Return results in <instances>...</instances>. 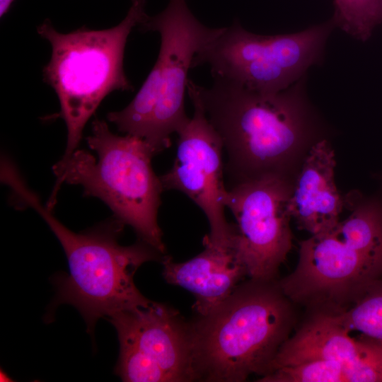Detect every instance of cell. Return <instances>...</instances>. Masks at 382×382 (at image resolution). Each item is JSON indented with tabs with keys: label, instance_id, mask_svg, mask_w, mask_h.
Instances as JSON below:
<instances>
[{
	"label": "cell",
	"instance_id": "1",
	"mask_svg": "<svg viewBox=\"0 0 382 382\" xmlns=\"http://www.w3.org/2000/svg\"><path fill=\"white\" fill-rule=\"evenodd\" d=\"M4 183L21 204L39 213L64 250L69 273L55 277L54 306L67 303L76 307L91 334L99 318L151 301L139 291L134 277L144 263L161 262L163 254L140 239L132 245H121L118 238L125 224L115 216L82 233L68 229L42 203L18 170L10 172Z\"/></svg>",
	"mask_w": 382,
	"mask_h": 382
},
{
	"label": "cell",
	"instance_id": "2",
	"mask_svg": "<svg viewBox=\"0 0 382 382\" xmlns=\"http://www.w3.org/2000/svg\"><path fill=\"white\" fill-rule=\"evenodd\" d=\"M291 300L278 283L250 279L192 324L199 381L241 382L266 375L294 325Z\"/></svg>",
	"mask_w": 382,
	"mask_h": 382
},
{
	"label": "cell",
	"instance_id": "3",
	"mask_svg": "<svg viewBox=\"0 0 382 382\" xmlns=\"http://www.w3.org/2000/svg\"><path fill=\"white\" fill-rule=\"evenodd\" d=\"M209 88L189 79L226 151L231 186L272 175L270 169L303 133L304 77L276 93H262L220 76Z\"/></svg>",
	"mask_w": 382,
	"mask_h": 382
},
{
	"label": "cell",
	"instance_id": "4",
	"mask_svg": "<svg viewBox=\"0 0 382 382\" xmlns=\"http://www.w3.org/2000/svg\"><path fill=\"white\" fill-rule=\"evenodd\" d=\"M87 142L97 158L76 149L66 161H58L53 167L56 183L46 206L52 210L62 183L81 185L84 196L101 199L115 217L134 228L139 239L164 255L158 224L164 189L151 166L154 150L139 137L114 134L98 119L93 122Z\"/></svg>",
	"mask_w": 382,
	"mask_h": 382
},
{
	"label": "cell",
	"instance_id": "5",
	"mask_svg": "<svg viewBox=\"0 0 382 382\" xmlns=\"http://www.w3.org/2000/svg\"><path fill=\"white\" fill-rule=\"evenodd\" d=\"M145 4L146 0H131L125 18L108 29L81 27L62 33L49 19L37 26V33L52 47L44 81L58 96V117L67 128L66 147L59 161H66L77 149L86 122L108 94L133 89L124 71L125 49L132 29L147 16Z\"/></svg>",
	"mask_w": 382,
	"mask_h": 382
},
{
	"label": "cell",
	"instance_id": "6",
	"mask_svg": "<svg viewBox=\"0 0 382 382\" xmlns=\"http://www.w3.org/2000/svg\"><path fill=\"white\" fill-rule=\"evenodd\" d=\"M138 27L140 31L160 34L158 56L133 100L122 110L109 112L108 120L119 131L144 139L157 154L170 146V135L190 118L185 94L194 57L224 28L203 25L187 0H169L162 12L147 15Z\"/></svg>",
	"mask_w": 382,
	"mask_h": 382
},
{
	"label": "cell",
	"instance_id": "7",
	"mask_svg": "<svg viewBox=\"0 0 382 382\" xmlns=\"http://www.w3.org/2000/svg\"><path fill=\"white\" fill-rule=\"evenodd\" d=\"M333 20L291 34L261 35L238 21L193 58L192 68L207 64L212 76L235 81L262 93H276L304 76L320 63Z\"/></svg>",
	"mask_w": 382,
	"mask_h": 382
},
{
	"label": "cell",
	"instance_id": "8",
	"mask_svg": "<svg viewBox=\"0 0 382 382\" xmlns=\"http://www.w3.org/2000/svg\"><path fill=\"white\" fill-rule=\"evenodd\" d=\"M107 319L120 342L115 374L126 382L197 381L191 323L171 306L151 301Z\"/></svg>",
	"mask_w": 382,
	"mask_h": 382
},
{
	"label": "cell",
	"instance_id": "9",
	"mask_svg": "<svg viewBox=\"0 0 382 382\" xmlns=\"http://www.w3.org/2000/svg\"><path fill=\"white\" fill-rule=\"evenodd\" d=\"M381 279L382 257L342 239L332 227L301 243L296 269L278 284L293 301L337 313Z\"/></svg>",
	"mask_w": 382,
	"mask_h": 382
},
{
	"label": "cell",
	"instance_id": "10",
	"mask_svg": "<svg viewBox=\"0 0 382 382\" xmlns=\"http://www.w3.org/2000/svg\"><path fill=\"white\" fill-rule=\"evenodd\" d=\"M291 195L279 175L228 187L226 207L236 221L233 248L250 279L274 281L291 248Z\"/></svg>",
	"mask_w": 382,
	"mask_h": 382
},
{
	"label": "cell",
	"instance_id": "11",
	"mask_svg": "<svg viewBox=\"0 0 382 382\" xmlns=\"http://www.w3.org/2000/svg\"><path fill=\"white\" fill-rule=\"evenodd\" d=\"M187 92L194 113L177 132L176 156L171 168L159 177L164 190L183 192L202 210L210 226L204 241L232 247L235 226L225 216L228 187L224 180L223 143L188 82Z\"/></svg>",
	"mask_w": 382,
	"mask_h": 382
},
{
	"label": "cell",
	"instance_id": "12",
	"mask_svg": "<svg viewBox=\"0 0 382 382\" xmlns=\"http://www.w3.org/2000/svg\"><path fill=\"white\" fill-rule=\"evenodd\" d=\"M349 333L333 314L317 313L282 345L269 373L308 361L330 360L347 369L349 382H382V342L364 335L357 339Z\"/></svg>",
	"mask_w": 382,
	"mask_h": 382
},
{
	"label": "cell",
	"instance_id": "13",
	"mask_svg": "<svg viewBox=\"0 0 382 382\" xmlns=\"http://www.w3.org/2000/svg\"><path fill=\"white\" fill-rule=\"evenodd\" d=\"M203 243L204 250L189 260L175 262L168 255L161 260L163 278L192 294L199 316L208 314L222 303L248 275L233 248L204 241Z\"/></svg>",
	"mask_w": 382,
	"mask_h": 382
},
{
	"label": "cell",
	"instance_id": "14",
	"mask_svg": "<svg viewBox=\"0 0 382 382\" xmlns=\"http://www.w3.org/2000/svg\"><path fill=\"white\" fill-rule=\"evenodd\" d=\"M334 151L325 140L312 146L291 192V218L311 235L328 231L340 221L342 202L335 186Z\"/></svg>",
	"mask_w": 382,
	"mask_h": 382
},
{
	"label": "cell",
	"instance_id": "15",
	"mask_svg": "<svg viewBox=\"0 0 382 382\" xmlns=\"http://www.w3.org/2000/svg\"><path fill=\"white\" fill-rule=\"evenodd\" d=\"M350 332L382 342V279L373 284L347 310L332 313Z\"/></svg>",
	"mask_w": 382,
	"mask_h": 382
},
{
	"label": "cell",
	"instance_id": "16",
	"mask_svg": "<svg viewBox=\"0 0 382 382\" xmlns=\"http://www.w3.org/2000/svg\"><path fill=\"white\" fill-rule=\"evenodd\" d=\"M335 25L360 40H366L381 20L379 0H335Z\"/></svg>",
	"mask_w": 382,
	"mask_h": 382
},
{
	"label": "cell",
	"instance_id": "17",
	"mask_svg": "<svg viewBox=\"0 0 382 382\" xmlns=\"http://www.w3.org/2000/svg\"><path fill=\"white\" fill-rule=\"evenodd\" d=\"M260 382H349L347 369L330 360H313L274 369Z\"/></svg>",
	"mask_w": 382,
	"mask_h": 382
},
{
	"label": "cell",
	"instance_id": "18",
	"mask_svg": "<svg viewBox=\"0 0 382 382\" xmlns=\"http://www.w3.org/2000/svg\"><path fill=\"white\" fill-rule=\"evenodd\" d=\"M14 0H0V16L3 17L10 8Z\"/></svg>",
	"mask_w": 382,
	"mask_h": 382
},
{
	"label": "cell",
	"instance_id": "19",
	"mask_svg": "<svg viewBox=\"0 0 382 382\" xmlns=\"http://www.w3.org/2000/svg\"><path fill=\"white\" fill-rule=\"evenodd\" d=\"M9 380L8 376L4 372L1 370V381H8Z\"/></svg>",
	"mask_w": 382,
	"mask_h": 382
},
{
	"label": "cell",
	"instance_id": "20",
	"mask_svg": "<svg viewBox=\"0 0 382 382\" xmlns=\"http://www.w3.org/2000/svg\"><path fill=\"white\" fill-rule=\"evenodd\" d=\"M379 4H380V9H381V20H382V0H379Z\"/></svg>",
	"mask_w": 382,
	"mask_h": 382
}]
</instances>
